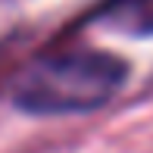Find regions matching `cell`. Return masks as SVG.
<instances>
[{
  "instance_id": "cell-1",
  "label": "cell",
  "mask_w": 153,
  "mask_h": 153,
  "mask_svg": "<svg viewBox=\"0 0 153 153\" xmlns=\"http://www.w3.org/2000/svg\"><path fill=\"white\" fill-rule=\"evenodd\" d=\"M125 62L91 47L44 53L22 69L13 100L28 113H91L122 88Z\"/></svg>"
},
{
  "instance_id": "cell-2",
  "label": "cell",
  "mask_w": 153,
  "mask_h": 153,
  "mask_svg": "<svg viewBox=\"0 0 153 153\" xmlns=\"http://www.w3.org/2000/svg\"><path fill=\"white\" fill-rule=\"evenodd\" d=\"M103 19L119 28L153 31V0H113L103 10Z\"/></svg>"
}]
</instances>
